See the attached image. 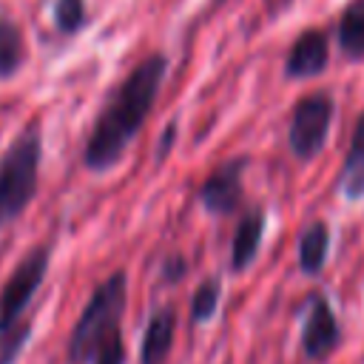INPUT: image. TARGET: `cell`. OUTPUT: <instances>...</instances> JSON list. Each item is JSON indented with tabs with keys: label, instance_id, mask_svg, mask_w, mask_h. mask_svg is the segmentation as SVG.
<instances>
[{
	"label": "cell",
	"instance_id": "1",
	"mask_svg": "<svg viewBox=\"0 0 364 364\" xmlns=\"http://www.w3.org/2000/svg\"><path fill=\"white\" fill-rule=\"evenodd\" d=\"M165 71H168V57L162 51L148 54L128 71V77L111 94L108 105L100 111L94 131L85 142L82 162L88 171H108L122 159V154L128 151L131 139L139 134L156 102Z\"/></svg>",
	"mask_w": 364,
	"mask_h": 364
},
{
	"label": "cell",
	"instance_id": "2",
	"mask_svg": "<svg viewBox=\"0 0 364 364\" xmlns=\"http://www.w3.org/2000/svg\"><path fill=\"white\" fill-rule=\"evenodd\" d=\"M125 301H128V276H125V270H114L105 282L97 284L82 316L77 318V324L71 330V338H68V361L71 364L91 361L94 353L100 350V344L108 336L119 333Z\"/></svg>",
	"mask_w": 364,
	"mask_h": 364
},
{
	"label": "cell",
	"instance_id": "3",
	"mask_svg": "<svg viewBox=\"0 0 364 364\" xmlns=\"http://www.w3.org/2000/svg\"><path fill=\"white\" fill-rule=\"evenodd\" d=\"M43 156L40 125H28L6 151L0 162V228L14 222L37 191V171Z\"/></svg>",
	"mask_w": 364,
	"mask_h": 364
},
{
	"label": "cell",
	"instance_id": "4",
	"mask_svg": "<svg viewBox=\"0 0 364 364\" xmlns=\"http://www.w3.org/2000/svg\"><path fill=\"white\" fill-rule=\"evenodd\" d=\"M333 114H336V102L327 91H310L293 105L287 125V148L296 159L310 162L313 156L321 154L330 136Z\"/></svg>",
	"mask_w": 364,
	"mask_h": 364
},
{
	"label": "cell",
	"instance_id": "5",
	"mask_svg": "<svg viewBox=\"0 0 364 364\" xmlns=\"http://www.w3.org/2000/svg\"><path fill=\"white\" fill-rule=\"evenodd\" d=\"M48 259H51V247L40 245V247L28 250L23 256V262L14 267V273L9 276V282L0 293V336H9L14 330L20 313L28 307L31 296L37 293V287L46 279Z\"/></svg>",
	"mask_w": 364,
	"mask_h": 364
},
{
	"label": "cell",
	"instance_id": "6",
	"mask_svg": "<svg viewBox=\"0 0 364 364\" xmlns=\"http://www.w3.org/2000/svg\"><path fill=\"white\" fill-rule=\"evenodd\" d=\"M247 156H233L222 165H216V171L199 185L196 196H199V205L213 213V216H230L239 205H242V176H245V168H247Z\"/></svg>",
	"mask_w": 364,
	"mask_h": 364
},
{
	"label": "cell",
	"instance_id": "7",
	"mask_svg": "<svg viewBox=\"0 0 364 364\" xmlns=\"http://www.w3.org/2000/svg\"><path fill=\"white\" fill-rule=\"evenodd\" d=\"M338 341H341V327H338V318H336L330 301L321 293L310 296V310H307V318L301 327L304 355L310 361H324L338 347Z\"/></svg>",
	"mask_w": 364,
	"mask_h": 364
},
{
	"label": "cell",
	"instance_id": "8",
	"mask_svg": "<svg viewBox=\"0 0 364 364\" xmlns=\"http://www.w3.org/2000/svg\"><path fill=\"white\" fill-rule=\"evenodd\" d=\"M330 63V37L324 28H304L287 48L284 57V77L287 80H307L324 74Z\"/></svg>",
	"mask_w": 364,
	"mask_h": 364
},
{
	"label": "cell",
	"instance_id": "9",
	"mask_svg": "<svg viewBox=\"0 0 364 364\" xmlns=\"http://www.w3.org/2000/svg\"><path fill=\"white\" fill-rule=\"evenodd\" d=\"M176 336V307L162 304L154 310V316L145 324L142 347H139V364H165Z\"/></svg>",
	"mask_w": 364,
	"mask_h": 364
},
{
	"label": "cell",
	"instance_id": "10",
	"mask_svg": "<svg viewBox=\"0 0 364 364\" xmlns=\"http://www.w3.org/2000/svg\"><path fill=\"white\" fill-rule=\"evenodd\" d=\"M264 225H267V216H264V208H253L242 216V222L236 225V233H233V245H230V270L233 273H242L253 264V259L259 256V247H262V236H264Z\"/></svg>",
	"mask_w": 364,
	"mask_h": 364
},
{
	"label": "cell",
	"instance_id": "11",
	"mask_svg": "<svg viewBox=\"0 0 364 364\" xmlns=\"http://www.w3.org/2000/svg\"><path fill=\"white\" fill-rule=\"evenodd\" d=\"M338 188H341V193L347 199H361L364 196V111L355 119V128H353V136H350V148L344 154Z\"/></svg>",
	"mask_w": 364,
	"mask_h": 364
},
{
	"label": "cell",
	"instance_id": "12",
	"mask_svg": "<svg viewBox=\"0 0 364 364\" xmlns=\"http://www.w3.org/2000/svg\"><path fill=\"white\" fill-rule=\"evenodd\" d=\"M330 253V228L324 219L310 222L299 236V270L304 276H318Z\"/></svg>",
	"mask_w": 364,
	"mask_h": 364
},
{
	"label": "cell",
	"instance_id": "13",
	"mask_svg": "<svg viewBox=\"0 0 364 364\" xmlns=\"http://www.w3.org/2000/svg\"><path fill=\"white\" fill-rule=\"evenodd\" d=\"M336 40L350 60L364 57V0H350L341 9V17L336 23Z\"/></svg>",
	"mask_w": 364,
	"mask_h": 364
},
{
	"label": "cell",
	"instance_id": "14",
	"mask_svg": "<svg viewBox=\"0 0 364 364\" xmlns=\"http://www.w3.org/2000/svg\"><path fill=\"white\" fill-rule=\"evenodd\" d=\"M26 60V43L17 23L0 17V80L11 77Z\"/></svg>",
	"mask_w": 364,
	"mask_h": 364
},
{
	"label": "cell",
	"instance_id": "15",
	"mask_svg": "<svg viewBox=\"0 0 364 364\" xmlns=\"http://www.w3.org/2000/svg\"><path fill=\"white\" fill-rule=\"evenodd\" d=\"M219 299H222V284H219V279H216V276L205 279V282L196 287L193 299H191V324L208 321V318L216 313Z\"/></svg>",
	"mask_w": 364,
	"mask_h": 364
},
{
	"label": "cell",
	"instance_id": "16",
	"mask_svg": "<svg viewBox=\"0 0 364 364\" xmlns=\"http://www.w3.org/2000/svg\"><path fill=\"white\" fill-rule=\"evenodd\" d=\"M54 20L63 34H74L85 23V0H57L54 3Z\"/></svg>",
	"mask_w": 364,
	"mask_h": 364
},
{
	"label": "cell",
	"instance_id": "17",
	"mask_svg": "<svg viewBox=\"0 0 364 364\" xmlns=\"http://www.w3.org/2000/svg\"><path fill=\"white\" fill-rule=\"evenodd\" d=\"M91 361H94V364H125V344H122V336H119V333L108 336V338L100 344V350L94 353Z\"/></svg>",
	"mask_w": 364,
	"mask_h": 364
},
{
	"label": "cell",
	"instance_id": "18",
	"mask_svg": "<svg viewBox=\"0 0 364 364\" xmlns=\"http://www.w3.org/2000/svg\"><path fill=\"white\" fill-rule=\"evenodd\" d=\"M6 338V347H3V353H0V364H11L14 361V355H17V350L23 347V341L28 338V327H14L9 336H3Z\"/></svg>",
	"mask_w": 364,
	"mask_h": 364
},
{
	"label": "cell",
	"instance_id": "19",
	"mask_svg": "<svg viewBox=\"0 0 364 364\" xmlns=\"http://www.w3.org/2000/svg\"><path fill=\"white\" fill-rule=\"evenodd\" d=\"M185 273H188V262H185V256H171V259H165L162 262V282L165 284H176V282H182L185 279Z\"/></svg>",
	"mask_w": 364,
	"mask_h": 364
},
{
	"label": "cell",
	"instance_id": "20",
	"mask_svg": "<svg viewBox=\"0 0 364 364\" xmlns=\"http://www.w3.org/2000/svg\"><path fill=\"white\" fill-rule=\"evenodd\" d=\"M173 139H176V122H168V125H165V131H162V139H159V145H156V159H159V162L168 156V151H171Z\"/></svg>",
	"mask_w": 364,
	"mask_h": 364
}]
</instances>
